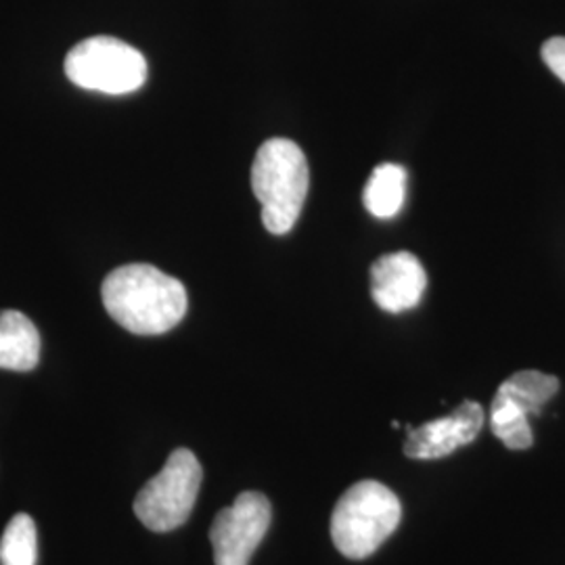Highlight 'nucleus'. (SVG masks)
<instances>
[{"mask_svg": "<svg viewBox=\"0 0 565 565\" xmlns=\"http://www.w3.org/2000/svg\"><path fill=\"white\" fill-rule=\"evenodd\" d=\"M109 317L135 335H162L186 315V289L151 264H126L111 270L102 287Z\"/></svg>", "mask_w": 565, "mask_h": 565, "instance_id": "obj_1", "label": "nucleus"}, {"mask_svg": "<svg viewBox=\"0 0 565 565\" xmlns=\"http://www.w3.org/2000/svg\"><path fill=\"white\" fill-rule=\"evenodd\" d=\"M308 162L302 149L289 139L263 142L252 166V189L263 205V223L268 233H289L308 195Z\"/></svg>", "mask_w": 565, "mask_h": 565, "instance_id": "obj_2", "label": "nucleus"}, {"mask_svg": "<svg viewBox=\"0 0 565 565\" xmlns=\"http://www.w3.org/2000/svg\"><path fill=\"white\" fill-rule=\"evenodd\" d=\"M398 497L377 480L348 488L331 515L333 545L348 559L373 555L401 524Z\"/></svg>", "mask_w": 565, "mask_h": 565, "instance_id": "obj_3", "label": "nucleus"}, {"mask_svg": "<svg viewBox=\"0 0 565 565\" xmlns=\"http://www.w3.org/2000/svg\"><path fill=\"white\" fill-rule=\"evenodd\" d=\"M63 70L76 86L103 95H128L147 82V61L141 51L114 36L78 42L67 53Z\"/></svg>", "mask_w": 565, "mask_h": 565, "instance_id": "obj_4", "label": "nucleus"}, {"mask_svg": "<svg viewBox=\"0 0 565 565\" xmlns=\"http://www.w3.org/2000/svg\"><path fill=\"white\" fill-rule=\"evenodd\" d=\"M202 465L189 448H177L162 471L142 486L135 499V513L153 532L181 527L200 497Z\"/></svg>", "mask_w": 565, "mask_h": 565, "instance_id": "obj_5", "label": "nucleus"}, {"mask_svg": "<svg viewBox=\"0 0 565 565\" xmlns=\"http://www.w3.org/2000/svg\"><path fill=\"white\" fill-rule=\"evenodd\" d=\"M273 520V509L263 492H242L223 509L210 527L216 565H249Z\"/></svg>", "mask_w": 565, "mask_h": 565, "instance_id": "obj_6", "label": "nucleus"}, {"mask_svg": "<svg viewBox=\"0 0 565 565\" xmlns=\"http://www.w3.org/2000/svg\"><path fill=\"white\" fill-rule=\"evenodd\" d=\"M484 419L482 404L465 401L459 408H455L443 419L429 422L422 427L406 425L408 436L404 443V455L408 459L422 461L443 459L457 448L473 443L484 425Z\"/></svg>", "mask_w": 565, "mask_h": 565, "instance_id": "obj_7", "label": "nucleus"}, {"mask_svg": "<svg viewBox=\"0 0 565 565\" xmlns=\"http://www.w3.org/2000/svg\"><path fill=\"white\" fill-rule=\"evenodd\" d=\"M425 285L424 264L408 252L382 256L371 268V296L382 310L392 315L422 302Z\"/></svg>", "mask_w": 565, "mask_h": 565, "instance_id": "obj_8", "label": "nucleus"}, {"mask_svg": "<svg viewBox=\"0 0 565 565\" xmlns=\"http://www.w3.org/2000/svg\"><path fill=\"white\" fill-rule=\"evenodd\" d=\"M41 361V333L20 310L0 315V369L28 373Z\"/></svg>", "mask_w": 565, "mask_h": 565, "instance_id": "obj_9", "label": "nucleus"}, {"mask_svg": "<svg viewBox=\"0 0 565 565\" xmlns=\"http://www.w3.org/2000/svg\"><path fill=\"white\" fill-rule=\"evenodd\" d=\"M406 200V170L398 163L377 166L364 184L363 202L371 216L394 218Z\"/></svg>", "mask_w": 565, "mask_h": 565, "instance_id": "obj_10", "label": "nucleus"}, {"mask_svg": "<svg viewBox=\"0 0 565 565\" xmlns=\"http://www.w3.org/2000/svg\"><path fill=\"white\" fill-rule=\"evenodd\" d=\"M559 390V380L541 371H520L505 380L499 394L518 404L525 415H541L545 406Z\"/></svg>", "mask_w": 565, "mask_h": 565, "instance_id": "obj_11", "label": "nucleus"}, {"mask_svg": "<svg viewBox=\"0 0 565 565\" xmlns=\"http://www.w3.org/2000/svg\"><path fill=\"white\" fill-rule=\"evenodd\" d=\"M490 429L511 450H525L534 443L527 415L499 392L490 406Z\"/></svg>", "mask_w": 565, "mask_h": 565, "instance_id": "obj_12", "label": "nucleus"}, {"mask_svg": "<svg viewBox=\"0 0 565 565\" xmlns=\"http://www.w3.org/2000/svg\"><path fill=\"white\" fill-rule=\"evenodd\" d=\"M39 539L36 524L28 513H18L11 518L0 539V564L36 565Z\"/></svg>", "mask_w": 565, "mask_h": 565, "instance_id": "obj_13", "label": "nucleus"}, {"mask_svg": "<svg viewBox=\"0 0 565 565\" xmlns=\"http://www.w3.org/2000/svg\"><path fill=\"white\" fill-rule=\"evenodd\" d=\"M543 60H545L548 70L565 82V39L557 36V39H548L543 44Z\"/></svg>", "mask_w": 565, "mask_h": 565, "instance_id": "obj_14", "label": "nucleus"}]
</instances>
